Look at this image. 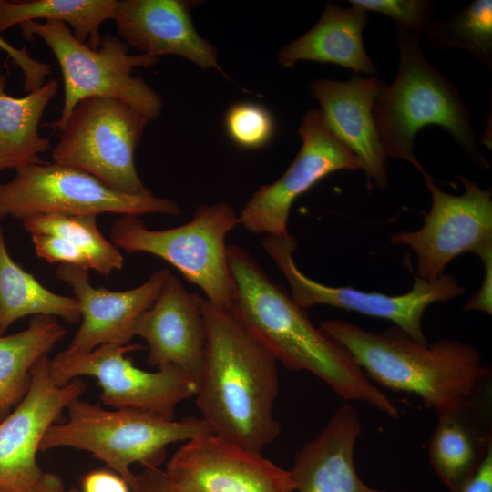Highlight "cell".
Listing matches in <instances>:
<instances>
[{
  "instance_id": "obj_2",
  "label": "cell",
  "mask_w": 492,
  "mask_h": 492,
  "mask_svg": "<svg viewBox=\"0 0 492 492\" xmlns=\"http://www.w3.org/2000/svg\"><path fill=\"white\" fill-rule=\"evenodd\" d=\"M233 282L231 308L276 360L292 371H307L345 401L365 402L391 418L399 409L347 352L313 325L280 285L244 248L227 247Z\"/></svg>"
},
{
  "instance_id": "obj_9",
  "label": "cell",
  "mask_w": 492,
  "mask_h": 492,
  "mask_svg": "<svg viewBox=\"0 0 492 492\" xmlns=\"http://www.w3.org/2000/svg\"><path fill=\"white\" fill-rule=\"evenodd\" d=\"M15 171L11 180L0 182V221L6 216L24 220L50 213L97 216L109 212L139 217L180 212L170 199L121 193L80 169L56 162L45 161Z\"/></svg>"
},
{
  "instance_id": "obj_32",
  "label": "cell",
  "mask_w": 492,
  "mask_h": 492,
  "mask_svg": "<svg viewBox=\"0 0 492 492\" xmlns=\"http://www.w3.org/2000/svg\"><path fill=\"white\" fill-rule=\"evenodd\" d=\"M0 49L11 58L24 76V87L29 93L45 84V79L51 73V66L36 60L30 56L26 47L18 48L0 36Z\"/></svg>"
},
{
  "instance_id": "obj_19",
  "label": "cell",
  "mask_w": 492,
  "mask_h": 492,
  "mask_svg": "<svg viewBox=\"0 0 492 492\" xmlns=\"http://www.w3.org/2000/svg\"><path fill=\"white\" fill-rule=\"evenodd\" d=\"M382 83L375 77L354 75L343 82L318 78L310 86L329 128L360 160L369 188H384L388 182L387 158L373 112Z\"/></svg>"
},
{
  "instance_id": "obj_1",
  "label": "cell",
  "mask_w": 492,
  "mask_h": 492,
  "mask_svg": "<svg viewBox=\"0 0 492 492\" xmlns=\"http://www.w3.org/2000/svg\"><path fill=\"white\" fill-rule=\"evenodd\" d=\"M206 348L196 404L213 433L261 453L279 436L278 361L231 308L202 296Z\"/></svg>"
},
{
  "instance_id": "obj_27",
  "label": "cell",
  "mask_w": 492,
  "mask_h": 492,
  "mask_svg": "<svg viewBox=\"0 0 492 492\" xmlns=\"http://www.w3.org/2000/svg\"><path fill=\"white\" fill-rule=\"evenodd\" d=\"M30 234L56 235L68 241L87 257L90 269L104 276L123 267L124 257L97 225L96 215L50 213L22 220Z\"/></svg>"
},
{
  "instance_id": "obj_24",
  "label": "cell",
  "mask_w": 492,
  "mask_h": 492,
  "mask_svg": "<svg viewBox=\"0 0 492 492\" xmlns=\"http://www.w3.org/2000/svg\"><path fill=\"white\" fill-rule=\"evenodd\" d=\"M66 334L56 317L35 315L26 329L0 336V422L27 392L34 364Z\"/></svg>"
},
{
  "instance_id": "obj_30",
  "label": "cell",
  "mask_w": 492,
  "mask_h": 492,
  "mask_svg": "<svg viewBox=\"0 0 492 492\" xmlns=\"http://www.w3.org/2000/svg\"><path fill=\"white\" fill-rule=\"evenodd\" d=\"M353 6L391 17L395 25L422 32L436 20V4L429 0H350Z\"/></svg>"
},
{
  "instance_id": "obj_15",
  "label": "cell",
  "mask_w": 492,
  "mask_h": 492,
  "mask_svg": "<svg viewBox=\"0 0 492 492\" xmlns=\"http://www.w3.org/2000/svg\"><path fill=\"white\" fill-rule=\"evenodd\" d=\"M164 472L179 492H295L290 470L214 433L187 440Z\"/></svg>"
},
{
  "instance_id": "obj_10",
  "label": "cell",
  "mask_w": 492,
  "mask_h": 492,
  "mask_svg": "<svg viewBox=\"0 0 492 492\" xmlns=\"http://www.w3.org/2000/svg\"><path fill=\"white\" fill-rule=\"evenodd\" d=\"M297 241L288 235H267L261 247L285 277L291 298L302 310L323 304L364 315L389 320L415 341L428 344L422 328L425 309L432 303L456 298L466 288L449 273L434 281L414 274L412 289L400 295L364 292L352 287H333L303 274L293 260Z\"/></svg>"
},
{
  "instance_id": "obj_16",
  "label": "cell",
  "mask_w": 492,
  "mask_h": 492,
  "mask_svg": "<svg viewBox=\"0 0 492 492\" xmlns=\"http://www.w3.org/2000/svg\"><path fill=\"white\" fill-rule=\"evenodd\" d=\"M88 270L61 263L56 276L72 290L80 305L82 323L68 346L67 356L85 354L102 344H129L138 318L151 307L171 272L161 268L142 284L121 292L96 288Z\"/></svg>"
},
{
  "instance_id": "obj_35",
  "label": "cell",
  "mask_w": 492,
  "mask_h": 492,
  "mask_svg": "<svg viewBox=\"0 0 492 492\" xmlns=\"http://www.w3.org/2000/svg\"><path fill=\"white\" fill-rule=\"evenodd\" d=\"M131 492H179L159 467H144L135 475Z\"/></svg>"
},
{
  "instance_id": "obj_13",
  "label": "cell",
  "mask_w": 492,
  "mask_h": 492,
  "mask_svg": "<svg viewBox=\"0 0 492 492\" xmlns=\"http://www.w3.org/2000/svg\"><path fill=\"white\" fill-rule=\"evenodd\" d=\"M298 132L302 144L294 160L280 179L261 186L239 215L248 231L288 235L290 210L299 196L333 172L362 169L358 158L332 131L320 109L306 112Z\"/></svg>"
},
{
  "instance_id": "obj_21",
  "label": "cell",
  "mask_w": 492,
  "mask_h": 492,
  "mask_svg": "<svg viewBox=\"0 0 492 492\" xmlns=\"http://www.w3.org/2000/svg\"><path fill=\"white\" fill-rule=\"evenodd\" d=\"M487 395L438 412L429 442V462L450 492H458L492 446Z\"/></svg>"
},
{
  "instance_id": "obj_4",
  "label": "cell",
  "mask_w": 492,
  "mask_h": 492,
  "mask_svg": "<svg viewBox=\"0 0 492 492\" xmlns=\"http://www.w3.org/2000/svg\"><path fill=\"white\" fill-rule=\"evenodd\" d=\"M395 26L398 71L391 85L383 81L373 107L386 158L405 160L424 175L414 152L415 138L425 126L438 125L474 164L487 170L489 163L479 149L470 113L457 87L427 62L419 46L420 33Z\"/></svg>"
},
{
  "instance_id": "obj_5",
  "label": "cell",
  "mask_w": 492,
  "mask_h": 492,
  "mask_svg": "<svg viewBox=\"0 0 492 492\" xmlns=\"http://www.w3.org/2000/svg\"><path fill=\"white\" fill-rule=\"evenodd\" d=\"M67 408V419L47 429L39 451L67 446L89 452L129 487L135 480L132 464L159 467L169 445L213 433L201 417L169 420L142 410H108L79 398Z\"/></svg>"
},
{
  "instance_id": "obj_23",
  "label": "cell",
  "mask_w": 492,
  "mask_h": 492,
  "mask_svg": "<svg viewBox=\"0 0 492 492\" xmlns=\"http://www.w3.org/2000/svg\"><path fill=\"white\" fill-rule=\"evenodd\" d=\"M6 77L0 73V171L45 162L40 154L50 148L39 125L51 99L58 90L56 79H50L23 97L5 91Z\"/></svg>"
},
{
  "instance_id": "obj_28",
  "label": "cell",
  "mask_w": 492,
  "mask_h": 492,
  "mask_svg": "<svg viewBox=\"0 0 492 492\" xmlns=\"http://www.w3.org/2000/svg\"><path fill=\"white\" fill-rule=\"evenodd\" d=\"M437 49H462L492 70V1L475 0L444 21L425 30Z\"/></svg>"
},
{
  "instance_id": "obj_26",
  "label": "cell",
  "mask_w": 492,
  "mask_h": 492,
  "mask_svg": "<svg viewBox=\"0 0 492 492\" xmlns=\"http://www.w3.org/2000/svg\"><path fill=\"white\" fill-rule=\"evenodd\" d=\"M117 0H0V34L27 21L45 19L71 26L73 35L96 49L100 45L98 29L112 19Z\"/></svg>"
},
{
  "instance_id": "obj_18",
  "label": "cell",
  "mask_w": 492,
  "mask_h": 492,
  "mask_svg": "<svg viewBox=\"0 0 492 492\" xmlns=\"http://www.w3.org/2000/svg\"><path fill=\"white\" fill-rule=\"evenodd\" d=\"M191 5L181 0H117L112 20L123 41L143 55L178 56L224 74L217 49L192 23Z\"/></svg>"
},
{
  "instance_id": "obj_36",
  "label": "cell",
  "mask_w": 492,
  "mask_h": 492,
  "mask_svg": "<svg viewBox=\"0 0 492 492\" xmlns=\"http://www.w3.org/2000/svg\"><path fill=\"white\" fill-rule=\"evenodd\" d=\"M458 492H492V446Z\"/></svg>"
},
{
  "instance_id": "obj_6",
  "label": "cell",
  "mask_w": 492,
  "mask_h": 492,
  "mask_svg": "<svg viewBox=\"0 0 492 492\" xmlns=\"http://www.w3.org/2000/svg\"><path fill=\"white\" fill-rule=\"evenodd\" d=\"M20 26L28 41L40 37L51 49L63 77L64 102L60 118L45 124L62 131L77 105L92 97L115 98L155 120L162 109L160 96L139 76H133L137 67H151L158 58L131 55L128 46L119 38L106 34L93 49L77 40L67 25L60 21H27Z\"/></svg>"
},
{
  "instance_id": "obj_20",
  "label": "cell",
  "mask_w": 492,
  "mask_h": 492,
  "mask_svg": "<svg viewBox=\"0 0 492 492\" xmlns=\"http://www.w3.org/2000/svg\"><path fill=\"white\" fill-rule=\"evenodd\" d=\"M361 423L354 407L343 404L325 426L296 453L290 473L295 492H385L367 486L354 461Z\"/></svg>"
},
{
  "instance_id": "obj_14",
  "label": "cell",
  "mask_w": 492,
  "mask_h": 492,
  "mask_svg": "<svg viewBox=\"0 0 492 492\" xmlns=\"http://www.w3.org/2000/svg\"><path fill=\"white\" fill-rule=\"evenodd\" d=\"M50 360L44 355L34 364L27 392L0 422V492H29L36 485L44 474L36 462L44 436L86 390L79 379L56 384Z\"/></svg>"
},
{
  "instance_id": "obj_7",
  "label": "cell",
  "mask_w": 492,
  "mask_h": 492,
  "mask_svg": "<svg viewBox=\"0 0 492 492\" xmlns=\"http://www.w3.org/2000/svg\"><path fill=\"white\" fill-rule=\"evenodd\" d=\"M239 215L226 201L199 206L192 219L166 230H149L137 216L121 215L111 225V242L128 253L145 252L168 261L204 297L231 308L233 282L230 272L226 236Z\"/></svg>"
},
{
  "instance_id": "obj_8",
  "label": "cell",
  "mask_w": 492,
  "mask_h": 492,
  "mask_svg": "<svg viewBox=\"0 0 492 492\" xmlns=\"http://www.w3.org/2000/svg\"><path fill=\"white\" fill-rule=\"evenodd\" d=\"M150 120L115 98L81 100L52 150L54 162L80 169L109 187L132 196L152 192L140 179L135 149Z\"/></svg>"
},
{
  "instance_id": "obj_33",
  "label": "cell",
  "mask_w": 492,
  "mask_h": 492,
  "mask_svg": "<svg viewBox=\"0 0 492 492\" xmlns=\"http://www.w3.org/2000/svg\"><path fill=\"white\" fill-rule=\"evenodd\" d=\"M82 492H131L128 484L117 473L95 470L87 473L81 482Z\"/></svg>"
},
{
  "instance_id": "obj_34",
  "label": "cell",
  "mask_w": 492,
  "mask_h": 492,
  "mask_svg": "<svg viewBox=\"0 0 492 492\" xmlns=\"http://www.w3.org/2000/svg\"><path fill=\"white\" fill-rule=\"evenodd\" d=\"M485 274L480 289L475 293L464 307L465 311H478L487 314L492 313V251L480 255Z\"/></svg>"
},
{
  "instance_id": "obj_29",
  "label": "cell",
  "mask_w": 492,
  "mask_h": 492,
  "mask_svg": "<svg viewBox=\"0 0 492 492\" xmlns=\"http://www.w3.org/2000/svg\"><path fill=\"white\" fill-rule=\"evenodd\" d=\"M224 124L231 139L248 149L265 146L275 130L272 113L263 106L251 102L231 106L225 114Z\"/></svg>"
},
{
  "instance_id": "obj_17",
  "label": "cell",
  "mask_w": 492,
  "mask_h": 492,
  "mask_svg": "<svg viewBox=\"0 0 492 492\" xmlns=\"http://www.w3.org/2000/svg\"><path fill=\"white\" fill-rule=\"evenodd\" d=\"M133 333L148 343L149 365L177 366L197 385L207 339L201 296L188 292L170 272L151 307L136 321Z\"/></svg>"
},
{
  "instance_id": "obj_3",
  "label": "cell",
  "mask_w": 492,
  "mask_h": 492,
  "mask_svg": "<svg viewBox=\"0 0 492 492\" xmlns=\"http://www.w3.org/2000/svg\"><path fill=\"white\" fill-rule=\"evenodd\" d=\"M320 329L369 379L416 395L436 413L488 393L491 369L470 343L441 339L423 344L396 326L374 332L342 320L325 321Z\"/></svg>"
},
{
  "instance_id": "obj_12",
  "label": "cell",
  "mask_w": 492,
  "mask_h": 492,
  "mask_svg": "<svg viewBox=\"0 0 492 492\" xmlns=\"http://www.w3.org/2000/svg\"><path fill=\"white\" fill-rule=\"evenodd\" d=\"M465 191L456 196L443 191L433 178L424 174L431 196L429 212L417 231L403 230L391 237L395 245H405L417 256L416 275L434 281L446 266L464 252L477 256L492 251V193L477 182L457 175Z\"/></svg>"
},
{
  "instance_id": "obj_37",
  "label": "cell",
  "mask_w": 492,
  "mask_h": 492,
  "mask_svg": "<svg viewBox=\"0 0 492 492\" xmlns=\"http://www.w3.org/2000/svg\"><path fill=\"white\" fill-rule=\"evenodd\" d=\"M29 492H80L76 488L66 489L62 479L52 473H44Z\"/></svg>"
},
{
  "instance_id": "obj_25",
  "label": "cell",
  "mask_w": 492,
  "mask_h": 492,
  "mask_svg": "<svg viewBox=\"0 0 492 492\" xmlns=\"http://www.w3.org/2000/svg\"><path fill=\"white\" fill-rule=\"evenodd\" d=\"M31 314L59 317L72 323L81 319L75 297L49 291L12 259L0 221V336L16 320Z\"/></svg>"
},
{
  "instance_id": "obj_11",
  "label": "cell",
  "mask_w": 492,
  "mask_h": 492,
  "mask_svg": "<svg viewBox=\"0 0 492 492\" xmlns=\"http://www.w3.org/2000/svg\"><path fill=\"white\" fill-rule=\"evenodd\" d=\"M140 345L102 344L91 352L50 360V374L59 386L81 375L97 380L100 401L115 409H137L173 420L179 403L196 395V384L179 368L168 364L156 372L136 367L125 356Z\"/></svg>"
},
{
  "instance_id": "obj_22",
  "label": "cell",
  "mask_w": 492,
  "mask_h": 492,
  "mask_svg": "<svg viewBox=\"0 0 492 492\" xmlns=\"http://www.w3.org/2000/svg\"><path fill=\"white\" fill-rule=\"evenodd\" d=\"M367 22L362 9L329 2L313 27L281 49L278 61L288 68L306 60L339 65L355 74H374L376 67L363 43Z\"/></svg>"
},
{
  "instance_id": "obj_31",
  "label": "cell",
  "mask_w": 492,
  "mask_h": 492,
  "mask_svg": "<svg viewBox=\"0 0 492 492\" xmlns=\"http://www.w3.org/2000/svg\"><path fill=\"white\" fill-rule=\"evenodd\" d=\"M36 253L45 261L90 269L86 254L68 241L56 235L31 234Z\"/></svg>"
}]
</instances>
